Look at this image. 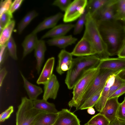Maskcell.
Listing matches in <instances>:
<instances>
[{"label": "cell", "instance_id": "cell-28", "mask_svg": "<svg viewBox=\"0 0 125 125\" xmlns=\"http://www.w3.org/2000/svg\"><path fill=\"white\" fill-rule=\"evenodd\" d=\"M114 19L125 22V0H118L116 4Z\"/></svg>", "mask_w": 125, "mask_h": 125}, {"label": "cell", "instance_id": "cell-29", "mask_svg": "<svg viewBox=\"0 0 125 125\" xmlns=\"http://www.w3.org/2000/svg\"><path fill=\"white\" fill-rule=\"evenodd\" d=\"M111 122L105 116L99 113L87 123L88 125H110Z\"/></svg>", "mask_w": 125, "mask_h": 125}, {"label": "cell", "instance_id": "cell-41", "mask_svg": "<svg viewBox=\"0 0 125 125\" xmlns=\"http://www.w3.org/2000/svg\"><path fill=\"white\" fill-rule=\"evenodd\" d=\"M125 94V84L113 94L108 98L118 97Z\"/></svg>", "mask_w": 125, "mask_h": 125}, {"label": "cell", "instance_id": "cell-45", "mask_svg": "<svg viewBox=\"0 0 125 125\" xmlns=\"http://www.w3.org/2000/svg\"><path fill=\"white\" fill-rule=\"evenodd\" d=\"M110 125H125V122L121 121L116 118L111 122Z\"/></svg>", "mask_w": 125, "mask_h": 125}, {"label": "cell", "instance_id": "cell-3", "mask_svg": "<svg viewBox=\"0 0 125 125\" xmlns=\"http://www.w3.org/2000/svg\"><path fill=\"white\" fill-rule=\"evenodd\" d=\"M85 29L83 36L91 42L100 59L108 58L106 45L100 32L95 21L88 13L85 24Z\"/></svg>", "mask_w": 125, "mask_h": 125}, {"label": "cell", "instance_id": "cell-25", "mask_svg": "<svg viewBox=\"0 0 125 125\" xmlns=\"http://www.w3.org/2000/svg\"><path fill=\"white\" fill-rule=\"evenodd\" d=\"M15 24V21L12 20L0 32V46L6 44L11 36Z\"/></svg>", "mask_w": 125, "mask_h": 125}, {"label": "cell", "instance_id": "cell-44", "mask_svg": "<svg viewBox=\"0 0 125 125\" xmlns=\"http://www.w3.org/2000/svg\"><path fill=\"white\" fill-rule=\"evenodd\" d=\"M115 75L120 79L125 81V68L119 71Z\"/></svg>", "mask_w": 125, "mask_h": 125}, {"label": "cell", "instance_id": "cell-16", "mask_svg": "<svg viewBox=\"0 0 125 125\" xmlns=\"http://www.w3.org/2000/svg\"><path fill=\"white\" fill-rule=\"evenodd\" d=\"M54 62V57L50 58L47 60L37 81L38 84L44 85L49 80L52 74Z\"/></svg>", "mask_w": 125, "mask_h": 125}, {"label": "cell", "instance_id": "cell-12", "mask_svg": "<svg viewBox=\"0 0 125 125\" xmlns=\"http://www.w3.org/2000/svg\"><path fill=\"white\" fill-rule=\"evenodd\" d=\"M73 56L71 53L64 49L61 51L58 55V63L56 68L58 73L62 75L71 68L73 60Z\"/></svg>", "mask_w": 125, "mask_h": 125}, {"label": "cell", "instance_id": "cell-39", "mask_svg": "<svg viewBox=\"0 0 125 125\" xmlns=\"http://www.w3.org/2000/svg\"><path fill=\"white\" fill-rule=\"evenodd\" d=\"M8 50L6 44L0 46V68L6 58Z\"/></svg>", "mask_w": 125, "mask_h": 125}, {"label": "cell", "instance_id": "cell-47", "mask_svg": "<svg viewBox=\"0 0 125 125\" xmlns=\"http://www.w3.org/2000/svg\"><path fill=\"white\" fill-rule=\"evenodd\" d=\"M123 22V21H122ZM123 25L125 29V22H123Z\"/></svg>", "mask_w": 125, "mask_h": 125}, {"label": "cell", "instance_id": "cell-24", "mask_svg": "<svg viewBox=\"0 0 125 125\" xmlns=\"http://www.w3.org/2000/svg\"><path fill=\"white\" fill-rule=\"evenodd\" d=\"M58 115L57 113H45L38 118L34 125H52L55 122Z\"/></svg>", "mask_w": 125, "mask_h": 125}, {"label": "cell", "instance_id": "cell-31", "mask_svg": "<svg viewBox=\"0 0 125 125\" xmlns=\"http://www.w3.org/2000/svg\"><path fill=\"white\" fill-rule=\"evenodd\" d=\"M103 89L89 98L82 106L80 110L86 109L94 106L100 98Z\"/></svg>", "mask_w": 125, "mask_h": 125}, {"label": "cell", "instance_id": "cell-7", "mask_svg": "<svg viewBox=\"0 0 125 125\" xmlns=\"http://www.w3.org/2000/svg\"><path fill=\"white\" fill-rule=\"evenodd\" d=\"M87 0H75L72 2L65 12L63 21L65 23L73 21L79 18L84 12Z\"/></svg>", "mask_w": 125, "mask_h": 125}, {"label": "cell", "instance_id": "cell-49", "mask_svg": "<svg viewBox=\"0 0 125 125\" xmlns=\"http://www.w3.org/2000/svg\"><path fill=\"white\" fill-rule=\"evenodd\" d=\"M124 99H125V97L124 98Z\"/></svg>", "mask_w": 125, "mask_h": 125}, {"label": "cell", "instance_id": "cell-17", "mask_svg": "<svg viewBox=\"0 0 125 125\" xmlns=\"http://www.w3.org/2000/svg\"><path fill=\"white\" fill-rule=\"evenodd\" d=\"M63 15L61 13L59 12L46 18L37 26L32 32L37 34L44 30L53 28Z\"/></svg>", "mask_w": 125, "mask_h": 125}, {"label": "cell", "instance_id": "cell-1", "mask_svg": "<svg viewBox=\"0 0 125 125\" xmlns=\"http://www.w3.org/2000/svg\"><path fill=\"white\" fill-rule=\"evenodd\" d=\"M120 21L113 20L96 22L109 56L117 55L125 40V29Z\"/></svg>", "mask_w": 125, "mask_h": 125}, {"label": "cell", "instance_id": "cell-32", "mask_svg": "<svg viewBox=\"0 0 125 125\" xmlns=\"http://www.w3.org/2000/svg\"><path fill=\"white\" fill-rule=\"evenodd\" d=\"M9 54L13 59H17L16 46L15 42L11 36L6 43Z\"/></svg>", "mask_w": 125, "mask_h": 125}, {"label": "cell", "instance_id": "cell-11", "mask_svg": "<svg viewBox=\"0 0 125 125\" xmlns=\"http://www.w3.org/2000/svg\"><path fill=\"white\" fill-rule=\"evenodd\" d=\"M97 67L100 69L120 71L125 68V58L118 57L101 59Z\"/></svg>", "mask_w": 125, "mask_h": 125}, {"label": "cell", "instance_id": "cell-22", "mask_svg": "<svg viewBox=\"0 0 125 125\" xmlns=\"http://www.w3.org/2000/svg\"><path fill=\"white\" fill-rule=\"evenodd\" d=\"M20 74L24 82V86L29 96V99L33 101L37 99L38 96L43 92L40 87L33 84L29 82L21 72Z\"/></svg>", "mask_w": 125, "mask_h": 125}, {"label": "cell", "instance_id": "cell-27", "mask_svg": "<svg viewBox=\"0 0 125 125\" xmlns=\"http://www.w3.org/2000/svg\"><path fill=\"white\" fill-rule=\"evenodd\" d=\"M109 0H90L88 1L86 9L91 15L105 4Z\"/></svg>", "mask_w": 125, "mask_h": 125}, {"label": "cell", "instance_id": "cell-5", "mask_svg": "<svg viewBox=\"0 0 125 125\" xmlns=\"http://www.w3.org/2000/svg\"><path fill=\"white\" fill-rule=\"evenodd\" d=\"M97 66L86 71L76 82L73 88V97L68 105L70 107H77L82 97L98 73Z\"/></svg>", "mask_w": 125, "mask_h": 125}, {"label": "cell", "instance_id": "cell-6", "mask_svg": "<svg viewBox=\"0 0 125 125\" xmlns=\"http://www.w3.org/2000/svg\"><path fill=\"white\" fill-rule=\"evenodd\" d=\"M119 71L99 69L98 73L76 108V110H80L82 106L89 98L102 89L108 79L111 76L116 74Z\"/></svg>", "mask_w": 125, "mask_h": 125}, {"label": "cell", "instance_id": "cell-43", "mask_svg": "<svg viewBox=\"0 0 125 125\" xmlns=\"http://www.w3.org/2000/svg\"><path fill=\"white\" fill-rule=\"evenodd\" d=\"M117 55L118 57L125 58V40Z\"/></svg>", "mask_w": 125, "mask_h": 125}, {"label": "cell", "instance_id": "cell-21", "mask_svg": "<svg viewBox=\"0 0 125 125\" xmlns=\"http://www.w3.org/2000/svg\"><path fill=\"white\" fill-rule=\"evenodd\" d=\"M38 40L37 34L32 32L25 37L22 44L23 50V58L34 49Z\"/></svg>", "mask_w": 125, "mask_h": 125}, {"label": "cell", "instance_id": "cell-46", "mask_svg": "<svg viewBox=\"0 0 125 125\" xmlns=\"http://www.w3.org/2000/svg\"><path fill=\"white\" fill-rule=\"evenodd\" d=\"M88 113L90 115H92L94 114L95 111L93 107H90L87 109Z\"/></svg>", "mask_w": 125, "mask_h": 125}, {"label": "cell", "instance_id": "cell-15", "mask_svg": "<svg viewBox=\"0 0 125 125\" xmlns=\"http://www.w3.org/2000/svg\"><path fill=\"white\" fill-rule=\"evenodd\" d=\"M75 25L71 24H61L55 26L47 32L42 37L41 39L51 38H52L65 36L73 28Z\"/></svg>", "mask_w": 125, "mask_h": 125}, {"label": "cell", "instance_id": "cell-19", "mask_svg": "<svg viewBox=\"0 0 125 125\" xmlns=\"http://www.w3.org/2000/svg\"><path fill=\"white\" fill-rule=\"evenodd\" d=\"M46 50V46L44 41L41 39L39 40L34 49V56L37 62L36 68L38 74L40 73Z\"/></svg>", "mask_w": 125, "mask_h": 125}, {"label": "cell", "instance_id": "cell-34", "mask_svg": "<svg viewBox=\"0 0 125 125\" xmlns=\"http://www.w3.org/2000/svg\"><path fill=\"white\" fill-rule=\"evenodd\" d=\"M115 76L114 82L110 88L108 99L115 92L125 84V81L120 79L115 74Z\"/></svg>", "mask_w": 125, "mask_h": 125}, {"label": "cell", "instance_id": "cell-33", "mask_svg": "<svg viewBox=\"0 0 125 125\" xmlns=\"http://www.w3.org/2000/svg\"><path fill=\"white\" fill-rule=\"evenodd\" d=\"M12 14L9 11H6L0 15V32L12 20Z\"/></svg>", "mask_w": 125, "mask_h": 125}, {"label": "cell", "instance_id": "cell-35", "mask_svg": "<svg viewBox=\"0 0 125 125\" xmlns=\"http://www.w3.org/2000/svg\"><path fill=\"white\" fill-rule=\"evenodd\" d=\"M72 2L71 0H56L53 2L52 5L58 7L61 10L65 12Z\"/></svg>", "mask_w": 125, "mask_h": 125}, {"label": "cell", "instance_id": "cell-26", "mask_svg": "<svg viewBox=\"0 0 125 125\" xmlns=\"http://www.w3.org/2000/svg\"><path fill=\"white\" fill-rule=\"evenodd\" d=\"M38 15V13L35 10L28 13L18 24L17 29L18 33L21 34L31 22Z\"/></svg>", "mask_w": 125, "mask_h": 125}, {"label": "cell", "instance_id": "cell-8", "mask_svg": "<svg viewBox=\"0 0 125 125\" xmlns=\"http://www.w3.org/2000/svg\"><path fill=\"white\" fill-rule=\"evenodd\" d=\"M118 0H109L91 15L96 22L114 19L116 4Z\"/></svg>", "mask_w": 125, "mask_h": 125}, {"label": "cell", "instance_id": "cell-38", "mask_svg": "<svg viewBox=\"0 0 125 125\" xmlns=\"http://www.w3.org/2000/svg\"><path fill=\"white\" fill-rule=\"evenodd\" d=\"M14 111L13 107L10 106L0 115V122H2L8 119Z\"/></svg>", "mask_w": 125, "mask_h": 125}, {"label": "cell", "instance_id": "cell-42", "mask_svg": "<svg viewBox=\"0 0 125 125\" xmlns=\"http://www.w3.org/2000/svg\"><path fill=\"white\" fill-rule=\"evenodd\" d=\"M7 73L6 68L5 67L0 69V86L1 87L3 80Z\"/></svg>", "mask_w": 125, "mask_h": 125}, {"label": "cell", "instance_id": "cell-30", "mask_svg": "<svg viewBox=\"0 0 125 125\" xmlns=\"http://www.w3.org/2000/svg\"><path fill=\"white\" fill-rule=\"evenodd\" d=\"M88 12L86 9L83 14L79 17L74 27L73 34L77 35L82 31L85 25Z\"/></svg>", "mask_w": 125, "mask_h": 125}, {"label": "cell", "instance_id": "cell-18", "mask_svg": "<svg viewBox=\"0 0 125 125\" xmlns=\"http://www.w3.org/2000/svg\"><path fill=\"white\" fill-rule=\"evenodd\" d=\"M115 77V74L113 75L108 80L102 90L100 98L94 106L98 112L101 111L108 99L110 88L114 82Z\"/></svg>", "mask_w": 125, "mask_h": 125}, {"label": "cell", "instance_id": "cell-13", "mask_svg": "<svg viewBox=\"0 0 125 125\" xmlns=\"http://www.w3.org/2000/svg\"><path fill=\"white\" fill-rule=\"evenodd\" d=\"M118 97H115L108 99L100 114L105 116L111 122L116 117L117 112L120 103L118 101Z\"/></svg>", "mask_w": 125, "mask_h": 125}, {"label": "cell", "instance_id": "cell-36", "mask_svg": "<svg viewBox=\"0 0 125 125\" xmlns=\"http://www.w3.org/2000/svg\"><path fill=\"white\" fill-rule=\"evenodd\" d=\"M116 117L119 120L125 122V99L121 103L117 109Z\"/></svg>", "mask_w": 125, "mask_h": 125}, {"label": "cell", "instance_id": "cell-20", "mask_svg": "<svg viewBox=\"0 0 125 125\" xmlns=\"http://www.w3.org/2000/svg\"><path fill=\"white\" fill-rule=\"evenodd\" d=\"M77 40V38L70 35L52 38L48 40L47 43L49 45L64 49L68 46L75 43Z\"/></svg>", "mask_w": 125, "mask_h": 125}, {"label": "cell", "instance_id": "cell-9", "mask_svg": "<svg viewBox=\"0 0 125 125\" xmlns=\"http://www.w3.org/2000/svg\"><path fill=\"white\" fill-rule=\"evenodd\" d=\"M71 53L73 55L78 57L88 56L96 54V51L91 42L84 36L78 42Z\"/></svg>", "mask_w": 125, "mask_h": 125}, {"label": "cell", "instance_id": "cell-4", "mask_svg": "<svg viewBox=\"0 0 125 125\" xmlns=\"http://www.w3.org/2000/svg\"><path fill=\"white\" fill-rule=\"evenodd\" d=\"M45 113L35 109L33 101L22 97L16 114V125H34L36 120Z\"/></svg>", "mask_w": 125, "mask_h": 125}, {"label": "cell", "instance_id": "cell-37", "mask_svg": "<svg viewBox=\"0 0 125 125\" xmlns=\"http://www.w3.org/2000/svg\"><path fill=\"white\" fill-rule=\"evenodd\" d=\"M12 2L11 0H1L0 4V15L6 11H9Z\"/></svg>", "mask_w": 125, "mask_h": 125}, {"label": "cell", "instance_id": "cell-14", "mask_svg": "<svg viewBox=\"0 0 125 125\" xmlns=\"http://www.w3.org/2000/svg\"><path fill=\"white\" fill-rule=\"evenodd\" d=\"M44 85L43 99L47 101L49 98L55 99L60 86L56 76L52 74L49 80Z\"/></svg>", "mask_w": 125, "mask_h": 125}, {"label": "cell", "instance_id": "cell-40", "mask_svg": "<svg viewBox=\"0 0 125 125\" xmlns=\"http://www.w3.org/2000/svg\"><path fill=\"white\" fill-rule=\"evenodd\" d=\"M23 0H15L12 2L9 11L12 14L20 6L23 1Z\"/></svg>", "mask_w": 125, "mask_h": 125}, {"label": "cell", "instance_id": "cell-10", "mask_svg": "<svg viewBox=\"0 0 125 125\" xmlns=\"http://www.w3.org/2000/svg\"><path fill=\"white\" fill-rule=\"evenodd\" d=\"M53 125H81L79 120L73 113L66 109L58 112V115Z\"/></svg>", "mask_w": 125, "mask_h": 125}, {"label": "cell", "instance_id": "cell-23", "mask_svg": "<svg viewBox=\"0 0 125 125\" xmlns=\"http://www.w3.org/2000/svg\"><path fill=\"white\" fill-rule=\"evenodd\" d=\"M34 108L36 109L46 113H57V110L55 104L50 103L43 99H37L33 101Z\"/></svg>", "mask_w": 125, "mask_h": 125}, {"label": "cell", "instance_id": "cell-50", "mask_svg": "<svg viewBox=\"0 0 125 125\" xmlns=\"http://www.w3.org/2000/svg\"></svg>", "mask_w": 125, "mask_h": 125}, {"label": "cell", "instance_id": "cell-2", "mask_svg": "<svg viewBox=\"0 0 125 125\" xmlns=\"http://www.w3.org/2000/svg\"><path fill=\"white\" fill-rule=\"evenodd\" d=\"M100 59L95 55L73 59L72 66L67 72L65 80L68 89H73L76 82L86 71L97 66Z\"/></svg>", "mask_w": 125, "mask_h": 125}, {"label": "cell", "instance_id": "cell-48", "mask_svg": "<svg viewBox=\"0 0 125 125\" xmlns=\"http://www.w3.org/2000/svg\"><path fill=\"white\" fill-rule=\"evenodd\" d=\"M83 125H88L87 123H86V124H84Z\"/></svg>", "mask_w": 125, "mask_h": 125}]
</instances>
